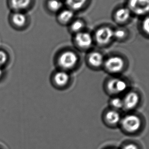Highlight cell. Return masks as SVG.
Wrapping results in <instances>:
<instances>
[{
    "label": "cell",
    "mask_w": 149,
    "mask_h": 149,
    "mask_svg": "<svg viewBox=\"0 0 149 149\" xmlns=\"http://www.w3.org/2000/svg\"><path fill=\"white\" fill-rule=\"evenodd\" d=\"M85 23L84 21L80 19H74L70 24V30L74 34L81 32L82 31L85 30Z\"/></svg>",
    "instance_id": "cell-17"
},
{
    "label": "cell",
    "mask_w": 149,
    "mask_h": 149,
    "mask_svg": "<svg viewBox=\"0 0 149 149\" xmlns=\"http://www.w3.org/2000/svg\"><path fill=\"white\" fill-rule=\"evenodd\" d=\"M122 149H139V147L133 143H129L124 146Z\"/></svg>",
    "instance_id": "cell-23"
},
{
    "label": "cell",
    "mask_w": 149,
    "mask_h": 149,
    "mask_svg": "<svg viewBox=\"0 0 149 149\" xmlns=\"http://www.w3.org/2000/svg\"><path fill=\"white\" fill-rule=\"evenodd\" d=\"M125 66V61L122 57L114 55L105 58L103 67L111 74H118L122 72Z\"/></svg>",
    "instance_id": "cell-3"
},
{
    "label": "cell",
    "mask_w": 149,
    "mask_h": 149,
    "mask_svg": "<svg viewBox=\"0 0 149 149\" xmlns=\"http://www.w3.org/2000/svg\"><path fill=\"white\" fill-rule=\"evenodd\" d=\"M2 74V70H1V69L0 68V76H1Z\"/></svg>",
    "instance_id": "cell-24"
},
{
    "label": "cell",
    "mask_w": 149,
    "mask_h": 149,
    "mask_svg": "<svg viewBox=\"0 0 149 149\" xmlns=\"http://www.w3.org/2000/svg\"><path fill=\"white\" fill-rule=\"evenodd\" d=\"M105 59L103 54L98 51H92L87 55V62L91 67L95 68L103 66Z\"/></svg>",
    "instance_id": "cell-10"
},
{
    "label": "cell",
    "mask_w": 149,
    "mask_h": 149,
    "mask_svg": "<svg viewBox=\"0 0 149 149\" xmlns=\"http://www.w3.org/2000/svg\"><path fill=\"white\" fill-rule=\"evenodd\" d=\"M133 15L126 5L118 7L112 14V19L118 25L123 26L130 21Z\"/></svg>",
    "instance_id": "cell-7"
},
{
    "label": "cell",
    "mask_w": 149,
    "mask_h": 149,
    "mask_svg": "<svg viewBox=\"0 0 149 149\" xmlns=\"http://www.w3.org/2000/svg\"><path fill=\"white\" fill-rule=\"evenodd\" d=\"M129 35V32L124 27H120L114 28L113 37L114 40L118 42H123L127 39Z\"/></svg>",
    "instance_id": "cell-18"
},
{
    "label": "cell",
    "mask_w": 149,
    "mask_h": 149,
    "mask_svg": "<svg viewBox=\"0 0 149 149\" xmlns=\"http://www.w3.org/2000/svg\"><path fill=\"white\" fill-rule=\"evenodd\" d=\"M73 40L76 46L82 51L89 50L94 44L93 34L85 30L74 34Z\"/></svg>",
    "instance_id": "cell-5"
},
{
    "label": "cell",
    "mask_w": 149,
    "mask_h": 149,
    "mask_svg": "<svg viewBox=\"0 0 149 149\" xmlns=\"http://www.w3.org/2000/svg\"><path fill=\"white\" fill-rule=\"evenodd\" d=\"M79 58L76 52L71 50H65L58 57V64L64 70L71 69L77 65Z\"/></svg>",
    "instance_id": "cell-4"
},
{
    "label": "cell",
    "mask_w": 149,
    "mask_h": 149,
    "mask_svg": "<svg viewBox=\"0 0 149 149\" xmlns=\"http://www.w3.org/2000/svg\"><path fill=\"white\" fill-rule=\"evenodd\" d=\"M110 104L113 109L116 110L124 108V104L123 99L119 97H113L110 102Z\"/></svg>",
    "instance_id": "cell-21"
},
{
    "label": "cell",
    "mask_w": 149,
    "mask_h": 149,
    "mask_svg": "<svg viewBox=\"0 0 149 149\" xmlns=\"http://www.w3.org/2000/svg\"><path fill=\"white\" fill-rule=\"evenodd\" d=\"M105 120L108 124L111 125H116L120 124L122 120V117L118 110L112 109L107 112L106 113Z\"/></svg>",
    "instance_id": "cell-15"
},
{
    "label": "cell",
    "mask_w": 149,
    "mask_h": 149,
    "mask_svg": "<svg viewBox=\"0 0 149 149\" xmlns=\"http://www.w3.org/2000/svg\"><path fill=\"white\" fill-rule=\"evenodd\" d=\"M89 2V0H65V3L68 8L74 11L83 10Z\"/></svg>",
    "instance_id": "cell-14"
},
{
    "label": "cell",
    "mask_w": 149,
    "mask_h": 149,
    "mask_svg": "<svg viewBox=\"0 0 149 149\" xmlns=\"http://www.w3.org/2000/svg\"><path fill=\"white\" fill-rule=\"evenodd\" d=\"M8 60V55L5 50L0 49V66L6 63Z\"/></svg>",
    "instance_id": "cell-22"
},
{
    "label": "cell",
    "mask_w": 149,
    "mask_h": 149,
    "mask_svg": "<svg viewBox=\"0 0 149 149\" xmlns=\"http://www.w3.org/2000/svg\"><path fill=\"white\" fill-rule=\"evenodd\" d=\"M120 124L127 132L135 133L141 128V123L139 116L134 114H128L122 118Z\"/></svg>",
    "instance_id": "cell-6"
},
{
    "label": "cell",
    "mask_w": 149,
    "mask_h": 149,
    "mask_svg": "<svg viewBox=\"0 0 149 149\" xmlns=\"http://www.w3.org/2000/svg\"><path fill=\"white\" fill-rule=\"evenodd\" d=\"M114 28L104 25L97 28L93 34L94 43L101 47H106L114 40Z\"/></svg>",
    "instance_id": "cell-1"
},
{
    "label": "cell",
    "mask_w": 149,
    "mask_h": 149,
    "mask_svg": "<svg viewBox=\"0 0 149 149\" xmlns=\"http://www.w3.org/2000/svg\"><path fill=\"white\" fill-rule=\"evenodd\" d=\"M69 75L64 71H60L56 73L54 77V80L57 85L63 86L68 82Z\"/></svg>",
    "instance_id": "cell-19"
},
{
    "label": "cell",
    "mask_w": 149,
    "mask_h": 149,
    "mask_svg": "<svg viewBox=\"0 0 149 149\" xmlns=\"http://www.w3.org/2000/svg\"><path fill=\"white\" fill-rule=\"evenodd\" d=\"M46 6L51 13H58L63 9V3L61 0H47Z\"/></svg>",
    "instance_id": "cell-16"
},
{
    "label": "cell",
    "mask_w": 149,
    "mask_h": 149,
    "mask_svg": "<svg viewBox=\"0 0 149 149\" xmlns=\"http://www.w3.org/2000/svg\"><path fill=\"white\" fill-rule=\"evenodd\" d=\"M10 22L13 27L22 29L28 24V18L24 12H13L10 16Z\"/></svg>",
    "instance_id": "cell-9"
},
{
    "label": "cell",
    "mask_w": 149,
    "mask_h": 149,
    "mask_svg": "<svg viewBox=\"0 0 149 149\" xmlns=\"http://www.w3.org/2000/svg\"><path fill=\"white\" fill-rule=\"evenodd\" d=\"M124 108L125 109L132 110L139 105V96L135 91H129L125 95L123 99Z\"/></svg>",
    "instance_id": "cell-11"
},
{
    "label": "cell",
    "mask_w": 149,
    "mask_h": 149,
    "mask_svg": "<svg viewBox=\"0 0 149 149\" xmlns=\"http://www.w3.org/2000/svg\"><path fill=\"white\" fill-rule=\"evenodd\" d=\"M107 88L110 93L119 95L126 91L128 88V84L122 79L113 78L108 81Z\"/></svg>",
    "instance_id": "cell-8"
},
{
    "label": "cell",
    "mask_w": 149,
    "mask_h": 149,
    "mask_svg": "<svg viewBox=\"0 0 149 149\" xmlns=\"http://www.w3.org/2000/svg\"><path fill=\"white\" fill-rule=\"evenodd\" d=\"M33 0H9V6L13 12H24L32 6Z\"/></svg>",
    "instance_id": "cell-12"
},
{
    "label": "cell",
    "mask_w": 149,
    "mask_h": 149,
    "mask_svg": "<svg viewBox=\"0 0 149 149\" xmlns=\"http://www.w3.org/2000/svg\"><path fill=\"white\" fill-rule=\"evenodd\" d=\"M126 6L133 15L142 18L149 15V0H127Z\"/></svg>",
    "instance_id": "cell-2"
},
{
    "label": "cell",
    "mask_w": 149,
    "mask_h": 149,
    "mask_svg": "<svg viewBox=\"0 0 149 149\" xmlns=\"http://www.w3.org/2000/svg\"><path fill=\"white\" fill-rule=\"evenodd\" d=\"M75 13L70 9H62L58 13L57 21L62 25H70L74 20Z\"/></svg>",
    "instance_id": "cell-13"
},
{
    "label": "cell",
    "mask_w": 149,
    "mask_h": 149,
    "mask_svg": "<svg viewBox=\"0 0 149 149\" xmlns=\"http://www.w3.org/2000/svg\"><path fill=\"white\" fill-rule=\"evenodd\" d=\"M140 29L143 35L149 37V15L142 17Z\"/></svg>",
    "instance_id": "cell-20"
}]
</instances>
